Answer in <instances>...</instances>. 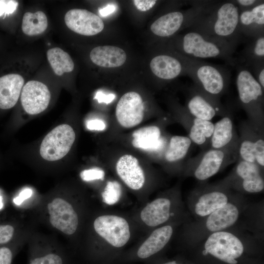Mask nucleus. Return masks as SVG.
I'll use <instances>...</instances> for the list:
<instances>
[{
  "mask_svg": "<svg viewBox=\"0 0 264 264\" xmlns=\"http://www.w3.org/2000/svg\"><path fill=\"white\" fill-rule=\"evenodd\" d=\"M240 10L234 0H203L191 29L237 46L243 41L239 30Z\"/></svg>",
  "mask_w": 264,
  "mask_h": 264,
  "instance_id": "f257e3e1",
  "label": "nucleus"
},
{
  "mask_svg": "<svg viewBox=\"0 0 264 264\" xmlns=\"http://www.w3.org/2000/svg\"><path fill=\"white\" fill-rule=\"evenodd\" d=\"M246 227L235 226L213 233L196 245L204 256H210L226 264H238L249 245L261 242L257 234L246 232Z\"/></svg>",
  "mask_w": 264,
  "mask_h": 264,
  "instance_id": "f03ea898",
  "label": "nucleus"
},
{
  "mask_svg": "<svg viewBox=\"0 0 264 264\" xmlns=\"http://www.w3.org/2000/svg\"><path fill=\"white\" fill-rule=\"evenodd\" d=\"M248 206L243 195L237 193L224 206L204 219L187 222L183 234L185 242L196 245L213 233L236 226Z\"/></svg>",
  "mask_w": 264,
  "mask_h": 264,
  "instance_id": "7ed1b4c3",
  "label": "nucleus"
},
{
  "mask_svg": "<svg viewBox=\"0 0 264 264\" xmlns=\"http://www.w3.org/2000/svg\"><path fill=\"white\" fill-rule=\"evenodd\" d=\"M177 53L184 57L201 60L207 58L221 59L234 67L236 64L234 54L237 46L224 40L204 35L196 31L178 35L175 40Z\"/></svg>",
  "mask_w": 264,
  "mask_h": 264,
  "instance_id": "20e7f679",
  "label": "nucleus"
},
{
  "mask_svg": "<svg viewBox=\"0 0 264 264\" xmlns=\"http://www.w3.org/2000/svg\"><path fill=\"white\" fill-rule=\"evenodd\" d=\"M182 56L186 62V75L192 79L193 85L212 100L221 103L220 98L226 92L230 83L229 70L201 60Z\"/></svg>",
  "mask_w": 264,
  "mask_h": 264,
  "instance_id": "39448f33",
  "label": "nucleus"
},
{
  "mask_svg": "<svg viewBox=\"0 0 264 264\" xmlns=\"http://www.w3.org/2000/svg\"><path fill=\"white\" fill-rule=\"evenodd\" d=\"M236 85L238 101L247 116V120L256 128L264 131V89L248 68L236 64Z\"/></svg>",
  "mask_w": 264,
  "mask_h": 264,
  "instance_id": "423d86ee",
  "label": "nucleus"
},
{
  "mask_svg": "<svg viewBox=\"0 0 264 264\" xmlns=\"http://www.w3.org/2000/svg\"><path fill=\"white\" fill-rule=\"evenodd\" d=\"M173 122L171 117L164 116L154 124L136 128L128 136L129 146L159 163L170 136L165 129Z\"/></svg>",
  "mask_w": 264,
  "mask_h": 264,
  "instance_id": "0eeeda50",
  "label": "nucleus"
},
{
  "mask_svg": "<svg viewBox=\"0 0 264 264\" xmlns=\"http://www.w3.org/2000/svg\"><path fill=\"white\" fill-rule=\"evenodd\" d=\"M237 193L219 182L201 183L189 194L187 207L195 220H199L224 206Z\"/></svg>",
  "mask_w": 264,
  "mask_h": 264,
  "instance_id": "6e6552de",
  "label": "nucleus"
},
{
  "mask_svg": "<svg viewBox=\"0 0 264 264\" xmlns=\"http://www.w3.org/2000/svg\"><path fill=\"white\" fill-rule=\"evenodd\" d=\"M238 153L225 149L202 150L185 163L182 175L204 181L236 162Z\"/></svg>",
  "mask_w": 264,
  "mask_h": 264,
  "instance_id": "1a4fd4ad",
  "label": "nucleus"
},
{
  "mask_svg": "<svg viewBox=\"0 0 264 264\" xmlns=\"http://www.w3.org/2000/svg\"><path fill=\"white\" fill-rule=\"evenodd\" d=\"M241 194H257L264 191V170L255 163L238 160L230 173L219 181Z\"/></svg>",
  "mask_w": 264,
  "mask_h": 264,
  "instance_id": "9d476101",
  "label": "nucleus"
},
{
  "mask_svg": "<svg viewBox=\"0 0 264 264\" xmlns=\"http://www.w3.org/2000/svg\"><path fill=\"white\" fill-rule=\"evenodd\" d=\"M203 0L190 1L191 7L176 10L160 16L151 25L152 33L158 38H169L180 30L189 29L200 12Z\"/></svg>",
  "mask_w": 264,
  "mask_h": 264,
  "instance_id": "9b49d317",
  "label": "nucleus"
},
{
  "mask_svg": "<svg viewBox=\"0 0 264 264\" xmlns=\"http://www.w3.org/2000/svg\"><path fill=\"white\" fill-rule=\"evenodd\" d=\"M170 108L173 121L183 127L194 144L201 150L207 149L213 132L214 123L194 116L176 100L171 103Z\"/></svg>",
  "mask_w": 264,
  "mask_h": 264,
  "instance_id": "f8f14e48",
  "label": "nucleus"
},
{
  "mask_svg": "<svg viewBox=\"0 0 264 264\" xmlns=\"http://www.w3.org/2000/svg\"><path fill=\"white\" fill-rule=\"evenodd\" d=\"M238 159L255 163L264 169V131L254 127L247 120L239 126Z\"/></svg>",
  "mask_w": 264,
  "mask_h": 264,
  "instance_id": "ddd939ff",
  "label": "nucleus"
},
{
  "mask_svg": "<svg viewBox=\"0 0 264 264\" xmlns=\"http://www.w3.org/2000/svg\"><path fill=\"white\" fill-rule=\"evenodd\" d=\"M147 116L145 102L141 95L135 91L123 94L115 108V123L124 130L137 127L146 120Z\"/></svg>",
  "mask_w": 264,
  "mask_h": 264,
  "instance_id": "4468645a",
  "label": "nucleus"
},
{
  "mask_svg": "<svg viewBox=\"0 0 264 264\" xmlns=\"http://www.w3.org/2000/svg\"><path fill=\"white\" fill-rule=\"evenodd\" d=\"M75 139L76 133L71 126L66 124L60 125L43 139L40 149L41 156L49 161L60 160L68 153Z\"/></svg>",
  "mask_w": 264,
  "mask_h": 264,
  "instance_id": "2eb2a0df",
  "label": "nucleus"
},
{
  "mask_svg": "<svg viewBox=\"0 0 264 264\" xmlns=\"http://www.w3.org/2000/svg\"><path fill=\"white\" fill-rule=\"evenodd\" d=\"M184 107L194 116L210 121L216 116L222 117L232 111L221 103L211 99L194 85L187 88Z\"/></svg>",
  "mask_w": 264,
  "mask_h": 264,
  "instance_id": "dca6fc26",
  "label": "nucleus"
},
{
  "mask_svg": "<svg viewBox=\"0 0 264 264\" xmlns=\"http://www.w3.org/2000/svg\"><path fill=\"white\" fill-rule=\"evenodd\" d=\"M141 159L136 154L129 151L118 154L114 159L117 175L129 188L133 190L141 189L146 181Z\"/></svg>",
  "mask_w": 264,
  "mask_h": 264,
  "instance_id": "f3484780",
  "label": "nucleus"
},
{
  "mask_svg": "<svg viewBox=\"0 0 264 264\" xmlns=\"http://www.w3.org/2000/svg\"><path fill=\"white\" fill-rule=\"evenodd\" d=\"M193 144L188 136L170 135L159 163L170 171L182 175Z\"/></svg>",
  "mask_w": 264,
  "mask_h": 264,
  "instance_id": "a211bd4d",
  "label": "nucleus"
},
{
  "mask_svg": "<svg viewBox=\"0 0 264 264\" xmlns=\"http://www.w3.org/2000/svg\"><path fill=\"white\" fill-rule=\"evenodd\" d=\"M93 226L99 235L116 247L124 246L130 238L128 222L125 219L119 216H100L95 220Z\"/></svg>",
  "mask_w": 264,
  "mask_h": 264,
  "instance_id": "6ab92c4d",
  "label": "nucleus"
},
{
  "mask_svg": "<svg viewBox=\"0 0 264 264\" xmlns=\"http://www.w3.org/2000/svg\"><path fill=\"white\" fill-rule=\"evenodd\" d=\"M152 74L163 82L173 80L182 75H186V62L179 54L161 53L154 56L149 64Z\"/></svg>",
  "mask_w": 264,
  "mask_h": 264,
  "instance_id": "aec40b11",
  "label": "nucleus"
},
{
  "mask_svg": "<svg viewBox=\"0 0 264 264\" xmlns=\"http://www.w3.org/2000/svg\"><path fill=\"white\" fill-rule=\"evenodd\" d=\"M233 119L232 111L214 124L207 149H225L238 153L239 136Z\"/></svg>",
  "mask_w": 264,
  "mask_h": 264,
  "instance_id": "412c9836",
  "label": "nucleus"
},
{
  "mask_svg": "<svg viewBox=\"0 0 264 264\" xmlns=\"http://www.w3.org/2000/svg\"><path fill=\"white\" fill-rule=\"evenodd\" d=\"M49 221L52 226L66 235L75 232L78 218L72 205L66 200L56 198L48 204Z\"/></svg>",
  "mask_w": 264,
  "mask_h": 264,
  "instance_id": "4be33fe9",
  "label": "nucleus"
},
{
  "mask_svg": "<svg viewBox=\"0 0 264 264\" xmlns=\"http://www.w3.org/2000/svg\"><path fill=\"white\" fill-rule=\"evenodd\" d=\"M67 27L76 33L84 36H93L104 28L102 20L96 14L86 9H72L65 16Z\"/></svg>",
  "mask_w": 264,
  "mask_h": 264,
  "instance_id": "5701e85b",
  "label": "nucleus"
},
{
  "mask_svg": "<svg viewBox=\"0 0 264 264\" xmlns=\"http://www.w3.org/2000/svg\"><path fill=\"white\" fill-rule=\"evenodd\" d=\"M50 98L51 94L47 87L38 81L27 82L22 90V105L29 114H37L44 111L47 108Z\"/></svg>",
  "mask_w": 264,
  "mask_h": 264,
  "instance_id": "b1692460",
  "label": "nucleus"
},
{
  "mask_svg": "<svg viewBox=\"0 0 264 264\" xmlns=\"http://www.w3.org/2000/svg\"><path fill=\"white\" fill-rule=\"evenodd\" d=\"M239 30L243 40L264 35V1L253 8L240 12Z\"/></svg>",
  "mask_w": 264,
  "mask_h": 264,
  "instance_id": "393cba45",
  "label": "nucleus"
},
{
  "mask_svg": "<svg viewBox=\"0 0 264 264\" xmlns=\"http://www.w3.org/2000/svg\"><path fill=\"white\" fill-rule=\"evenodd\" d=\"M174 215L171 199L160 197L154 199L143 209L140 218L147 225L155 227L166 222Z\"/></svg>",
  "mask_w": 264,
  "mask_h": 264,
  "instance_id": "a878e982",
  "label": "nucleus"
},
{
  "mask_svg": "<svg viewBox=\"0 0 264 264\" xmlns=\"http://www.w3.org/2000/svg\"><path fill=\"white\" fill-rule=\"evenodd\" d=\"M24 84L23 77L12 73L0 77V108L9 109L17 103Z\"/></svg>",
  "mask_w": 264,
  "mask_h": 264,
  "instance_id": "bb28decb",
  "label": "nucleus"
},
{
  "mask_svg": "<svg viewBox=\"0 0 264 264\" xmlns=\"http://www.w3.org/2000/svg\"><path fill=\"white\" fill-rule=\"evenodd\" d=\"M89 57L95 65L105 68L122 66L127 60V54L122 48L113 45L98 46L90 51Z\"/></svg>",
  "mask_w": 264,
  "mask_h": 264,
  "instance_id": "cd10ccee",
  "label": "nucleus"
},
{
  "mask_svg": "<svg viewBox=\"0 0 264 264\" xmlns=\"http://www.w3.org/2000/svg\"><path fill=\"white\" fill-rule=\"evenodd\" d=\"M173 231L170 225L155 229L139 248L137 253L138 257L147 258L160 251L170 241Z\"/></svg>",
  "mask_w": 264,
  "mask_h": 264,
  "instance_id": "c85d7f7f",
  "label": "nucleus"
},
{
  "mask_svg": "<svg viewBox=\"0 0 264 264\" xmlns=\"http://www.w3.org/2000/svg\"><path fill=\"white\" fill-rule=\"evenodd\" d=\"M239 57L236 58V64L249 69L264 64V35L248 39Z\"/></svg>",
  "mask_w": 264,
  "mask_h": 264,
  "instance_id": "c756f323",
  "label": "nucleus"
},
{
  "mask_svg": "<svg viewBox=\"0 0 264 264\" xmlns=\"http://www.w3.org/2000/svg\"><path fill=\"white\" fill-rule=\"evenodd\" d=\"M47 58L55 73L61 76L65 72H71L74 64L70 55L59 47L51 48L47 51Z\"/></svg>",
  "mask_w": 264,
  "mask_h": 264,
  "instance_id": "7c9ffc66",
  "label": "nucleus"
},
{
  "mask_svg": "<svg viewBox=\"0 0 264 264\" xmlns=\"http://www.w3.org/2000/svg\"><path fill=\"white\" fill-rule=\"evenodd\" d=\"M47 26V19L43 11L26 12L23 16L22 28L23 32L27 35L40 34L46 30Z\"/></svg>",
  "mask_w": 264,
  "mask_h": 264,
  "instance_id": "2f4dec72",
  "label": "nucleus"
},
{
  "mask_svg": "<svg viewBox=\"0 0 264 264\" xmlns=\"http://www.w3.org/2000/svg\"><path fill=\"white\" fill-rule=\"evenodd\" d=\"M121 193V186L118 181H109L102 194L103 201L107 204L113 205L118 201Z\"/></svg>",
  "mask_w": 264,
  "mask_h": 264,
  "instance_id": "473e14b6",
  "label": "nucleus"
},
{
  "mask_svg": "<svg viewBox=\"0 0 264 264\" xmlns=\"http://www.w3.org/2000/svg\"><path fill=\"white\" fill-rule=\"evenodd\" d=\"M63 257L57 253H48L34 257L29 264H64Z\"/></svg>",
  "mask_w": 264,
  "mask_h": 264,
  "instance_id": "72a5a7b5",
  "label": "nucleus"
},
{
  "mask_svg": "<svg viewBox=\"0 0 264 264\" xmlns=\"http://www.w3.org/2000/svg\"><path fill=\"white\" fill-rule=\"evenodd\" d=\"M105 173L99 168H94L83 171L80 174L81 178L86 181L95 180H103Z\"/></svg>",
  "mask_w": 264,
  "mask_h": 264,
  "instance_id": "f704fd0d",
  "label": "nucleus"
},
{
  "mask_svg": "<svg viewBox=\"0 0 264 264\" xmlns=\"http://www.w3.org/2000/svg\"><path fill=\"white\" fill-rule=\"evenodd\" d=\"M18 5V1L13 0H0V17L12 14Z\"/></svg>",
  "mask_w": 264,
  "mask_h": 264,
  "instance_id": "c9c22d12",
  "label": "nucleus"
},
{
  "mask_svg": "<svg viewBox=\"0 0 264 264\" xmlns=\"http://www.w3.org/2000/svg\"><path fill=\"white\" fill-rule=\"evenodd\" d=\"M86 125L88 130L97 132L105 131L108 127L106 121L100 118L89 119L87 121Z\"/></svg>",
  "mask_w": 264,
  "mask_h": 264,
  "instance_id": "e433bc0d",
  "label": "nucleus"
},
{
  "mask_svg": "<svg viewBox=\"0 0 264 264\" xmlns=\"http://www.w3.org/2000/svg\"><path fill=\"white\" fill-rule=\"evenodd\" d=\"M14 229L10 225H0V244L9 242L13 237Z\"/></svg>",
  "mask_w": 264,
  "mask_h": 264,
  "instance_id": "4c0bfd02",
  "label": "nucleus"
},
{
  "mask_svg": "<svg viewBox=\"0 0 264 264\" xmlns=\"http://www.w3.org/2000/svg\"><path fill=\"white\" fill-rule=\"evenodd\" d=\"M249 69L255 79L264 89V64L256 65Z\"/></svg>",
  "mask_w": 264,
  "mask_h": 264,
  "instance_id": "58836bf2",
  "label": "nucleus"
},
{
  "mask_svg": "<svg viewBox=\"0 0 264 264\" xmlns=\"http://www.w3.org/2000/svg\"><path fill=\"white\" fill-rule=\"evenodd\" d=\"M133 3L136 8L141 11H147L152 9L156 4V0H134Z\"/></svg>",
  "mask_w": 264,
  "mask_h": 264,
  "instance_id": "ea45409f",
  "label": "nucleus"
},
{
  "mask_svg": "<svg viewBox=\"0 0 264 264\" xmlns=\"http://www.w3.org/2000/svg\"><path fill=\"white\" fill-rule=\"evenodd\" d=\"M263 0H234L240 12L248 10L256 6Z\"/></svg>",
  "mask_w": 264,
  "mask_h": 264,
  "instance_id": "a19ab883",
  "label": "nucleus"
},
{
  "mask_svg": "<svg viewBox=\"0 0 264 264\" xmlns=\"http://www.w3.org/2000/svg\"><path fill=\"white\" fill-rule=\"evenodd\" d=\"M13 258V253L8 247H2L0 248V264H11Z\"/></svg>",
  "mask_w": 264,
  "mask_h": 264,
  "instance_id": "79ce46f5",
  "label": "nucleus"
},
{
  "mask_svg": "<svg viewBox=\"0 0 264 264\" xmlns=\"http://www.w3.org/2000/svg\"><path fill=\"white\" fill-rule=\"evenodd\" d=\"M32 194V191L30 189H24L13 199V201L16 204L20 205L25 199L30 197Z\"/></svg>",
  "mask_w": 264,
  "mask_h": 264,
  "instance_id": "37998d69",
  "label": "nucleus"
},
{
  "mask_svg": "<svg viewBox=\"0 0 264 264\" xmlns=\"http://www.w3.org/2000/svg\"><path fill=\"white\" fill-rule=\"evenodd\" d=\"M99 102H105L107 104L111 102L114 98L112 94H105L102 92H98L95 96Z\"/></svg>",
  "mask_w": 264,
  "mask_h": 264,
  "instance_id": "c03bdc74",
  "label": "nucleus"
},
{
  "mask_svg": "<svg viewBox=\"0 0 264 264\" xmlns=\"http://www.w3.org/2000/svg\"><path fill=\"white\" fill-rule=\"evenodd\" d=\"M3 207V202L2 197L0 195V210Z\"/></svg>",
  "mask_w": 264,
  "mask_h": 264,
  "instance_id": "a18cd8bd",
  "label": "nucleus"
},
{
  "mask_svg": "<svg viewBox=\"0 0 264 264\" xmlns=\"http://www.w3.org/2000/svg\"><path fill=\"white\" fill-rule=\"evenodd\" d=\"M163 264H178L176 263V261H171V262H167V263H164Z\"/></svg>",
  "mask_w": 264,
  "mask_h": 264,
  "instance_id": "49530a36",
  "label": "nucleus"
}]
</instances>
